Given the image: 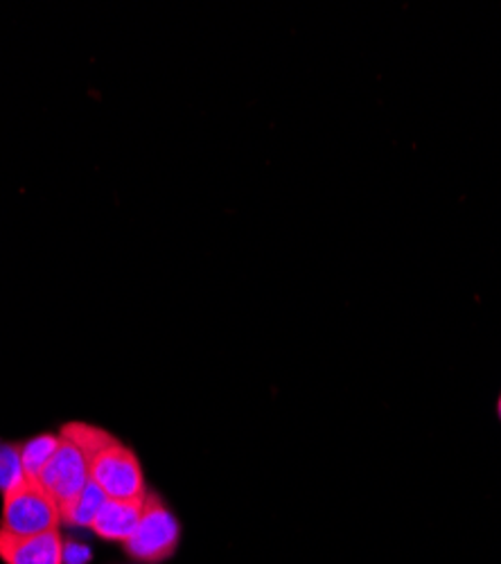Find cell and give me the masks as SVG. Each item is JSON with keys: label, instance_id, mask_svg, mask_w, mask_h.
Masks as SVG:
<instances>
[{"label": "cell", "instance_id": "cell-1", "mask_svg": "<svg viewBox=\"0 0 501 564\" xmlns=\"http://www.w3.org/2000/svg\"><path fill=\"white\" fill-rule=\"evenodd\" d=\"M62 524L59 503L45 492L39 481L25 479L23 475L6 488L3 517L0 531L10 535H39L55 531Z\"/></svg>", "mask_w": 501, "mask_h": 564}, {"label": "cell", "instance_id": "cell-2", "mask_svg": "<svg viewBox=\"0 0 501 564\" xmlns=\"http://www.w3.org/2000/svg\"><path fill=\"white\" fill-rule=\"evenodd\" d=\"M181 540V527L172 510L161 501L159 495L148 492L143 499L141 522L135 527L133 535L122 544L127 555L145 562L161 564L174 555Z\"/></svg>", "mask_w": 501, "mask_h": 564}, {"label": "cell", "instance_id": "cell-3", "mask_svg": "<svg viewBox=\"0 0 501 564\" xmlns=\"http://www.w3.org/2000/svg\"><path fill=\"white\" fill-rule=\"evenodd\" d=\"M88 477L109 499H145V477L135 452L118 438L88 460Z\"/></svg>", "mask_w": 501, "mask_h": 564}, {"label": "cell", "instance_id": "cell-4", "mask_svg": "<svg viewBox=\"0 0 501 564\" xmlns=\"http://www.w3.org/2000/svg\"><path fill=\"white\" fill-rule=\"evenodd\" d=\"M88 458L86 454L66 436L59 434V447L51 463L43 467L39 484L45 488L59 508L77 497L88 486Z\"/></svg>", "mask_w": 501, "mask_h": 564}, {"label": "cell", "instance_id": "cell-5", "mask_svg": "<svg viewBox=\"0 0 501 564\" xmlns=\"http://www.w3.org/2000/svg\"><path fill=\"white\" fill-rule=\"evenodd\" d=\"M0 560L6 564H64L66 544L62 531L39 535H10L0 531Z\"/></svg>", "mask_w": 501, "mask_h": 564}, {"label": "cell", "instance_id": "cell-6", "mask_svg": "<svg viewBox=\"0 0 501 564\" xmlns=\"http://www.w3.org/2000/svg\"><path fill=\"white\" fill-rule=\"evenodd\" d=\"M143 499H107L98 510L96 520L90 522L88 531H94L98 538L107 542L124 544L135 527L141 522Z\"/></svg>", "mask_w": 501, "mask_h": 564}, {"label": "cell", "instance_id": "cell-7", "mask_svg": "<svg viewBox=\"0 0 501 564\" xmlns=\"http://www.w3.org/2000/svg\"><path fill=\"white\" fill-rule=\"evenodd\" d=\"M107 499L109 497L94 481H88V486L77 497L62 506V524L73 529H88Z\"/></svg>", "mask_w": 501, "mask_h": 564}, {"label": "cell", "instance_id": "cell-8", "mask_svg": "<svg viewBox=\"0 0 501 564\" xmlns=\"http://www.w3.org/2000/svg\"><path fill=\"white\" fill-rule=\"evenodd\" d=\"M59 447V436H53V434H43V436H36L32 441H28L25 445H21L17 449V456H19V467H21V475L25 479H32V481H39L43 467L51 463L53 454L57 452Z\"/></svg>", "mask_w": 501, "mask_h": 564}, {"label": "cell", "instance_id": "cell-9", "mask_svg": "<svg viewBox=\"0 0 501 564\" xmlns=\"http://www.w3.org/2000/svg\"><path fill=\"white\" fill-rule=\"evenodd\" d=\"M59 434L70 438L86 454L88 460L94 458L102 447H107L111 441H116L105 430L94 427V425H81V422H70V425H66Z\"/></svg>", "mask_w": 501, "mask_h": 564}, {"label": "cell", "instance_id": "cell-10", "mask_svg": "<svg viewBox=\"0 0 501 564\" xmlns=\"http://www.w3.org/2000/svg\"><path fill=\"white\" fill-rule=\"evenodd\" d=\"M497 417H499V422H501V393H499V398H497Z\"/></svg>", "mask_w": 501, "mask_h": 564}]
</instances>
